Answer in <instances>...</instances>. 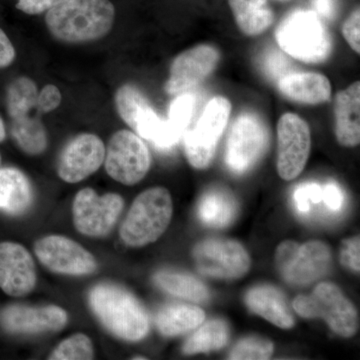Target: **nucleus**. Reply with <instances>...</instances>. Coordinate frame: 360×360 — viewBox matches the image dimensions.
<instances>
[{
    "instance_id": "1",
    "label": "nucleus",
    "mask_w": 360,
    "mask_h": 360,
    "mask_svg": "<svg viewBox=\"0 0 360 360\" xmlns=\"http://www.w3.org/2000/svg\"><path fill=\"white\" fill-rule=\"evenodd\" d=\"M115 20L110 0H66L47 11L45 23L54 37L82 44L105 37Z\"/></svg>"
},
{
    "instance_id": "2",
    "label": "nucleus",
    "mask_w": 360,
    "mask_h": 360,
    "mask_svg": "<svg viewBox=\"0 0 360 360\" xmlns=\"http://www.w3.org/2000/svg\"><path fill=\"white\" fill-rule=\"evenodd\" d=\"M89 302L98 321L116 338L139 341L148 335V312L141 302L122 286L97 284L89 291Z\"/></svg>"
},
{
    "instance_id": "3",
    "label": "nucleus",
    "mask_w": 360,
    "mask_h": 360,
    "mask_svg": "<svg viewBox=\"0 0 360 360\" xmlns=\"http://www.w3.org/2000/svg\"><path fill=\"white\" fill-rule=\"evenodd\" d=\"M172 196L165 187H153L139 194L120 227V238L130 248L155 243L172 221Z\"/></svg>"
},
{
    "instance_id": "4",
    "label": "nucleus",
    "mask_w": 360,
    "mask_h": 360,
    "mask_svg": "<svg viewBox=\"0 0 360 360\" xmlns=\"http://www.w3.org/2000/svg\"><path fill=\"white\" fill-rule=\"evenodd\" d=\"M276 39L281 51L303 63H322L333 51L326 25L312 11H295L288 14L277 27Z\"/></svg>"
},
{
    "instance_id": "5",
    "label": "nucleus",
    "mask_w": 360,
    "mask_h": 360,
    "mask_svg": "<svg viewBox=\"0 0 360 360\" xmlns=\"http://www.w3.org/2000/svg\"><path fill=\"white\" fill-rule=\"evenodd\" d=\"M293 309L304 319H324L342 338H352L359 328L356 309L335 283H319L311 295L297 296Z\"/></svg>"
},
{
    "instance_id": "6",
    "label": "nucleus",
    "mask_w": 360,
    "mask_h": 360,
    "mask_svg": "<svg viewBox=\"0 0 360 360\" xmlns=\"http://www.w3.org/2000/svg\"><path fill=\"white\" fill-rule=\"evenodd\" d=\"M231 104L224 96L213 97L193 127H187L184 134V153L191 167L205 169L210 167L224 134Z\"/></svg>"
},
{
    "instance_id": "7",
    "label": "nucleus",
    "mask_w": 360,
    "mask_h": 360,
    "mask_svg": "<svg viewBox=\"0 0 360 360\" xmlns=\"http://www.w3.org/2000/svg\"><path fill=\"white\" fill-rule=\"evenodd\" d=\"M279 274L288 283L304 286L328 274L331 265L330 248L321 241L298 245L295 241L281 243L276 252Z\"/></svg>"
},
{
    "instance_id": "8",
    "label": "nucleus",
    "mask_w": 360,
    "mask_h": 360,
    "mask_svg": "<svg viewBox=\"0 0 360 360\" xmlns=\"http://www.w3.org/2000/svg\"><path fill=\"white\" fill-rule=\"evenodd\" d=\"M269 130L255 113H241L227 136L225 163L232 172L243 174L255 167L269 146Z\"/></svg>"
},
{
    "instance_id": "9",
    "label": "nucleus",
    "mask_w": 360,
    "mask_h": 360,
    "mask_svg": "<svg viewBox=\"0 0 360 360\" xmlns=\"http://www.w3.org/2000/svg\"><path fill=\"white\" fill-rule=\"evenodd\" d=\"M104 165L111 179L124 186H134L148 174L150 155L139 135L129 130H120L108 142Z\"/></svg>"
},
{
    "instance_id": "10",
    "label": "nucleus",
    "mask_w": 360,
    "mask_h": 360,
    "mask_svg": "<svg viewBox=\"0 0 360 360\" xmlns=\"http://www.w3.org/2000/svg\"><path fill=\"white\" fill-rule=\"evenodd\" d=\"M124 200L120 194L98 195L92 188L78 191L72 205L73 224L90 238L108 236L122 214Z\"/></svg>"
},
{
    "instance_id": "11",
    "label": "nucleus",
    "mask_w": 360,
    "mask_h": 360,
    "mask_svg": "<svg viewBox=\"0 0 360 360\" xmlns=\"http://www.w3.org/2000/svg\"><path fill=\"white\" fill-rule=\"evenodd\" d=\"M193 257L198 271L213 278H239L251 264L245 248L231 239H205L194 248Z\"/></svg>"
},
{
    "instance_id": "12",
    "label": "nucleus",
    "mask_w": 360,
    "mask_h": 360,
    "mask_svg": "<svg viewBox=\"0 0 360 360\" xmlns=\"http://www.w3.org/2000/svg\"><path fill=\"white\" fill-rule=\"evenodd\" d=\"M309 124L295 113H285L277 124V172L284 180L302 174L310 153Z\"/></svg>"
},
{
    "instance_id": "13",
    "label": "nucleus",
    "mask_w": 360,
    "mask_h": 360,
    "mask_svg": "<svg viewBox=\"0 0 360 360\" xmlns=\"http://www.w3.org/2000/svg\"><path fill=\"white\" fill-rule=\"evenodd\" d=\"M34 252L51 271L68 276H87L97 269L96 257L77 241L63 236H49L35 243Z\"/></svg>"
},
{
    "instance_id": "14",
    "label": "nucleus",
    "mask_w": 360,
    "mask_h": 360,
    "mask_svg": "<svg viewBox=\"0 0 360 360\" xmlns=\"http://www.w3.org/2000/svg\"><path fill=\"white\" fill-rule=\"evenodd\" d=\"M220 53L215 47L200 44L180 53L170 66L165 91L179 96L198 89L219 65Z\"/></svg>"
},
{
    "instance_id": "15",
    "label": "nucleus",
    "mask_w": 360,
    "mask_h": 360,
    "mask_svg": "<svg viewBox=\"0 0 360 360\" xmlns=\"http://www.w3.org/2000/svg\"><path fill=\"white\" fill-rule=\"evenodd\" d=\"M68 321V312L56 305L11 304L0 311V328L11 335H37L59 331Z\"/></svg>"
},
{
    "instance_id": "16",
    "label": "nucleus",
    "mask_w": 360,
    "mask_h": 360,
    "mask_svg": "<svg viewBox=\"0 0 360 360\" xmlns=\"http://www.w3.org/2000/svg\"><path fill=\"white\" fill-rule=\"evenodd\" d=\"M105 158V146L96 134H82L68 142L59 158L58 174L68 184L82 181L99 169Z\"/></svg>"
},
{
    "instance_id": "17",
    "label": "nucleus",
    "mask_w": 360,
    "mask_h": 360,
    "mask_svg": "<svg viewBox=\"0 0 360 360\" xmlns=\"http://www.w3.org/2000/svg\"><path fill=\"white\" fill-rule=\"evenodd\" d=\"M37 270L32 255L20 243H0V290L21 297L34 290Z\"/></svg>"
},
{
    "instance_id": "18",
    "label": "nucleus",
    "mask_w": 360,
    "mask_h": 360,
    "mask_svg": "<svg viewBox=\"0 0 360 360\" xmlns=\"http://www.w3.org/2000/svg\"><path fill=\"white\" fill-rule=\"evenodd\" d=\"M335 135L340 144L354 148L360 142V84L338 92L335 101Z\"/></svg>"
},
{
    "instance_id": "19",
    "label": "nucleus",
    "mask_w": 360,
    "mask_h": 360,
    "mask_svg": "<svg viewBox=\"0 0 360 360\" xmlns=\"http://www.w3.org/2000/svg\"><path fill=\"white\" fill-rule=\"evenodd\" d=\"M279 91L295 103L317 104L330 99L328 77L316 72H288L277 82Z\"/></svg>"
},
{
    "instance_id": "20",
    "label": "nucleus",
    "mask_w": 360,
    "mask_h": 360,
    "mask_svg": "<svg viewBox=\"0 0 360 360\" xmlns=\"http://www.w3.org/2000/svg\"><path fill=\"white\" fill-rule=\"evenodd\" d=\"M245 303L251 311L264 317L283 329L295 326V319L281 290L271 285H259L251 288L245 295Z\"/></svg>"
},
{
    "instance_id": "21",
    "label": "nucleus",
    "mask_w": 360,
    "mask_h": 360,
    "mask_svg": "<svg viewBox=\"0 0 360 360\" xmlns=\"http://www.w3.org/2000/svg\"><path fill=\"white\" fill-rule=\"evenodd\" d=\"M33 201L32 182L15 167L0 168V210L11 215L27 212Z\"/></svg>"
},
{
    "instance_id": "22",
    "label": "nucleus",
    "mask_w": 360,
    "mask_h": 360,
    "mask_svg": "<svg viewBox=\"0 0 360 360\" xmlns=\"http://www.w3.org/2000/svg\"><path fill=\"white\" fill-rule=\"evenodd\" d=\"M201 221L214 229L229 226L238 214V202L231 191L221 187L206 191L198 206Z\"/></svg>"
},
{
    "instance_id": "23",
    "label": "nucleus",
    "mask_w": 360,
    "mask_h": 360,
    "mask_svg": "<svg viewBox=\"0 0 360 360\" xmlns=\"http://www.w3.org/2000/svg\"><path fill=\"white\" fill-rule=\"evenodd\" d=\"M205 319V311L196 305L172 303L158 310L155 326L161 335L172 338L193 330Z\"/></svg>"
},
{
    "instance_id": "24",
    "label": "nucleus",
    "mask_w": 360,
    "mask_h": 360,
    "mask_svg": "<svg viewBox=\"0 0 360 360\" xmlns=\"http://www.w3.org/2000/svg\"><path fill=\"white\" fill-rule=\"evenodd\" d=\"M229 4L239 30L248 37L262 34L276 20L267 0H229Z\"/></svg>"
},
{
    "instance_id": "25",
    "label": "nucleus",
    "mask_w": 360,
    "mask_h": 360,
    "mask_svg": "<svg viewBox=\"0 0 360 360\" xmlns=\"http://www.w3.org/2000/svg\"><path fill=\"white\" fill-rule=\"evenodd\" d=\"M153 279L158 288L176 297L198 303L210 300V291L205 283L191 274L174 270H160Z\"/></svg>"
},
{
    "instance_id": "26",
    "label": "nucleus",
    "mask_w": 360,
    "mask_h": 360,
    "mask_svg": "<svg viewBox=\"0 0 360 360\" xmlns=\"http://www.w3.org/2000/svg\"><path fill=\"white\" fill-rule=\"evenodd\" d=\"M30 113L11 118V136L21 150L39 155L47 148V134L39 116Z\"/></svg>"
},
{
    "instance_id": "27",
    "label": "nucleus",
    "mask_w": 360,
    "mask_h": 360,
    "mask_svg": "<svg viewBox=\"0 0 360 360\" xmlns=\"http://www.w3.org/2000/svg\"><path fill=\"white\" fill-rule=\"evenodd\" d=\"M229 326L222 319H212L206 322L193 333L182 347V352L186 355L206 354L221 349L229 343Z\"/></svg>"
},
{
    "instance_id": "28",
    "label": "nucleus",
    "mask_w": 360,
    "mask_h": 360,
    "mask_svg": "<svg viewBox=\"0 0 360 360\" xmlns=\"http://www.w3.org/2000/svg\"><path fill=\"white\" fill-rule=\"evenodd\" d=\"M39 90L34 82L28 77H20L9 84L6 92V108L11 118L39 110Z\"/></svg>"
},
{
    "instance_id": "29",
    "label": "nucleus",
    "mask_w": 360,
    "mask_h": 360,
    "mask_svg": "<svg viewBox=\"0 0 360 360\" xmlns=\"http://www.w3.org/2000/svg\"><path fill=\"white\" fill-rule=\"evenodd\" d=\"M115 101L118 115L131 129L139 116L151 106L141 90L131 84L120 87L116 91Z\"/></svg>"
},
{
    "instance_id": "30",
    "label": "nucleus",
    "mask_w": 360,
    "mask_h": 360,
    "mask_svg": "<svg viewBox=\"0 0 360 360\" xmlns=\"http://www.w3.org/2000/svg\"><path fill=\"white\" fill-rule=\"evenodd\" d=\"M94 350L89 336L77 333L66 338L52 352L51 360H89L94 359Z\"/></svg>"
},
{
    "instance_id": "31",
    "label": "nucleus",
    "mask_w": 360,
    "mask_h": 360,
    "mask_svg": "<svg viewBox=\"0 0 360 360\" xmlns=\"http://www.w3.org/2000/svg\"><path fill=\"white\" fill-rule=\"evenodd\" d=\"M274 347L271 341L264 338L250 336L239 340L229 354V359L233 360H264L274 354Z\"/></svg>"
},
{
    "instance_id": "32",
    "label": "nucleus",
    "mask_w": 360,
    "mask_h": 360,
    "mask_svg": "<svg viewBox=\"0 0 360 360\" xmlns=\"http://www.w3.org/2000/svg\"><path fill=\"white\" fill-rule=\"evenodd\" d=\"M194 105H195V97L191 94V92L176 96V98H174L170 104L167 120L170 127L181 136H184L187 127L191 124Z\"/></svg>"
},
{
    "instance_id": "33",
    "label": "nucleus",
    "mask_w": 360,
    "mask_h": 360,
    "mask_svg": "<svg viewBox=\"0 0 360 360\" xmlns=\"http://www.w3.org/2000/svg\"><path fill=\"white\" fill-rule=\"evenodd\" d=\"M293 202L298 212L309 214L312 206L324 203L323 186L314 182L302 184L293 193Z\"/></svg>"
},
{
    "instance_id": "34",
    "label": "nucleus",
    "mask_w": 360,
    "mask_h": 360,
    "mask_svg": "<svg viewBox=\"0 0 360 360\" xmlns=\"http://www.w3.org/2000/svg\"><path fill=\"white\" fill-rule=\"evenodd\" d=\"M360 239L359 236L345 239L342 243L340 250V262L343 266L352 270L354 272H359V255H360Z\"/></svg>"
},
{
    "instance_id": "35",
    "label": "nucleus",
    "mask_w": 360,
    "mask_h": 360,
    "mask_svg": "<svg viewBox=\"0 0 360 360\" xmlns=\"http://www.w3.org/2000/svg\"><path fill=\"white\" fill-rule=\"evenodd\" d=\"M360 11L359 8L355 9L350 14L349 18L345 20L342 26V34L349 46L357 54L360 53Z\"/></svg>"
},
{
    "instance_id": "36",
    "label": "nucleus",
    "mask_w": 360,
    "mask_h": 360,
    "mask_svg": "<svg viewBox=\"0 0 360 360\" xmlns=\"http://www.w3.org/2000/svg\"><path fill=\"white\" fill-rule=\"evenodd\" d=\"M61 103V94L56 85H45L37 96V108L41 112H51Z\"/></svg>"
},
{
    "instance_id": "37",
    "label": "nucleus",
    "mask_w": 360,
    "mask_h": 360,
    "mask_svg": "<svg viewBox=\"0 0 360 360\" xmlns=\"http://www.w3.org/2000/svg\"><path fill=\"white\" fill-rule=\"evenodd\" d=\"M66 0H18L16 8L30 15L47 13Z\"/></svg>"
},
{
    "instance_id": "38",
    "label": "nucleus",
    "mask_w": 360,
    "mask_h": 360,
    "mask_svg": "<svg viewBox=\"0 0 360 360\" xmlns=\"http://www.w3.org/2000/svg\"><path fill=\"white\" fill-rule=\"evenodd\" d=\"M264 70L267 75L274 79H279L288 70V61L283 53L278 51H271L267 53L264 60Z\"/></svg>"
},
{
    "instance_id": "39",
    "label": "nucleus",
    "mask_w": 360,
    "mask_h": 360,
    "mask_svg": "<svg viewBox=\"0 0 360 360\" xmlns=\"http://www.w3.org/2000/svg\"><path fill=\"white\" fill-rule=\"evenodd\" d=\"M324 205L329 212H340L345 202V194L335 182L324 184Z\"/></svg>"
},
{
    "instance_id": "40",
    "label": "nucleus",
    "mask_w": 360,
    "mask_h": 360,
    "mask_svg": "<svg viewBox=\"0 0 360 360\" xmlns=\"http://www.w3.org/2000/svg\"><path fill=\"white\" fill-rule=\"evenodd\" d=\"M15 59V49L6 33L0 28V68H7Z\"/></svg>"
},
{
    "instance_id": "41",
    "label": "nucleus",
    "mask_w": 360,
    "mask_h": 360,
    "mask_svg": "<svg viewBox=\"0 0 360 360\" xmlns=\"http://www.w3.org/2000/svg\"><path fill=\"white\" fill-rule=\"evenodd\" d=\"M314 11L319 18L333 20L338 11V0H311Z\"/></svg>"
},
{
    "instance_id": "42",
    "label": "nucleus",
    "mask_w": 360,
    "mask_h": 360,
    "mask_svg": "<svg viewBox=\"0 0 360 360\" xmlns=\"http://www.w3.org/2000/svg\"><path fill=\"white\" fill-rule=\"evenodd\" d=\"M6 137V125H4V120L0 116V142L4 141Z\"/></svg>"
},
{
    "instance_id": "43",
    "label": "nucleus",
    "mask_w": 360,
    "mask_h": 360,
    "mask_svg": "<svg viewBox=\"0 0 360 360\" xmlns=\"http://www.w3.org/2000/svg\"><path fill=\"white\" fill-rule=\"evenodd\" d=\"M146 359V357L137 356V357H134V359Z\"/></svg>"
},
{
    "instance_id": "44",
    "label": "nucleus",
    "mask_w": 360,
    "mask_h": 360,
    "mask_svg": "<svg viewBox=\"0 0 360 360\" xmlns=\"http://www.w3.org/2000/svg\"><path fill=\"white\" fill-rule=\"evenodd\" d=\"M278 1H290V0H278Z\"/></svg>"
},
{
    "instance_id": "45",
    "label": "nucleus",
    "mask_w": 360,
    "mask_h": 360,
    "mask_svg": "<svg viewBox=\"0 0 360 360\" xmlns=\"http://www.w3.org/2000/svg\"><path fill=\"white\" fill-rule=\"evenodd\" d=\"M0 161H1V155H0Z\"/></svg>"
}]
</instances>
